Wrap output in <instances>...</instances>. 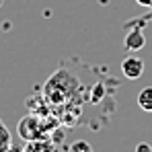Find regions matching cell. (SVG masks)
<instances>
[{"label": "cell", "instance_id": "3", "mask_svg": "<svg viewBox=\"0 0 152 152\" xmlns=\"http://www.w3.org/2000/svg\"><path fill=\"white\" fill-rule=\"evenodd\" d=\"M121 74L129 78V80H136L144 74V60L138 58V56H126L121 60Z\"/></svg>", "mask_w": 152, "mask_h": 152}, {"label": "cell", "instance_id": "6", "mask_svg": "<svg viewBox=\"0 0 152 152\" xmlns=\"http://www.w3.org/2000/svg\"><path fill=\"white\" fill-rule=\"evenodd\" d=\"M12 148V136L8 132V127L0 121V152H6Z\"/></svg>", "mask_w": 152, "mask_h": 152}, {"label": "cell", "instance_id": "1", "mask_svg": "<svg viewBox=\"0 0 152 152\" xmlns=\"http://www.w3.org/2000/svg\"><path fill=\"white\" fill-rule=\"evenodd\" d=\"M152 19L150 17H142V19H134V23H126V39H124V48L127 51H140L144 48V43H146V39H144V33H142V27L146 25L148 21Z\"/></svg>", "mask_w": 152, "mask_h": 152}, {"label": "cell", "instance_id": "8", "mask_svg": "<svg viewBox=\"0 0 152 152\" xmlns=\"http://www.w3.org/2000/svg\"><path fill=\"white\" fill-rule=\"evenodd\" d=\"M136 150H138V152H152V146H150V144H138Z\"/></svg>", "mask_w": 152, "mask_h": 152}, {"label": "cell", "instance_id": "4", "mask_svg": "<svg viewBox=\"0 0 152 152\" xmlns=\"http://www.w3.org/2000/svg\"><path fill=\"white\" fill-rule=\"evenodd\" d=\"M56 144L50 142L48 138H37V140H29L25 144V150L27 152H33V150H53Z\"/></svg>", "mask_w": 152, "mask_h": 152}, {"label": "cell", "instance_id": "10", "mask_svg": "<svg viewBox=\"0 0 152 152\" xmlns=\"http://www.w3.org/2000/svg\"><path fill=\"white\" fill-rule=\"evenodd\" d=\"M2 2H4V0H0V6H2Z\"/></svg>", "mask_w": 152, "mask_h": 152}, {"label": "cell", "instance_id": "5", "mask_svg": "<svg viewBox=\"0 0 152 152\" xmlns=\"http://www.w3.org/2000/svg\"><path fill=\"white\" fill-rule=\"evenodd\" d=\"M138 107L142 111H148L152 113V86H146L138 93Z\"/></svg>", "mask_w": 152, "mask_h": 152}, {"label": "cell", "instance_id": "9", "mask_svg": "<svg viewBox=\"0 0 152 152\" xmlns=\"http://www.w3.org/2000/svg\"><path fill=\"white\" fill-rule=\"evenodd\" d=\"M140 6H144V8H152V0H136Z\"/></svg>", "mask_w": 152, "mask_h": 152}, {"label": "cell", "instance_id": "2", "mask_svg": "<svg viewBox=\"0 0 152 152\" xmlns=\"http://www.w3.org/2000/svg\"><path fill=\"white\" fill-rule=\"evenodd\" d=\"M19 136L29 142V140H37V138H48L45 136V129L41 126V121L33 115H27L19 121Z\"/></svg>", "mask_w": 152, "mask_h": 152}, {"label": "cell", "instance_id": "7", "mask_svg": "<svg viewBox=\"0 0 152 152\" xmlns=\"http://www.w3.org/2000/svg\"><path fill=\"white\" fill-rule=\"evenodd\" d=\"M70 150H72V152H91V150H93V146H91L86 140H76L74 144L70 146Z\"/></svg>", "mask_w": 152, "mask_h": 152}]
</instances>
